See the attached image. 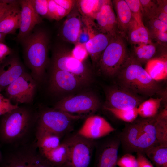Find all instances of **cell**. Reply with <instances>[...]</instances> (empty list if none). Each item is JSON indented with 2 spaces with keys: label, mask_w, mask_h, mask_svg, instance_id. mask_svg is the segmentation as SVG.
<instances>
[{
  "label": "cell",
  "mask_w": 167,
  "mask_h": 167,
  "mask_svg": "<svg viewBox=\"0 0 167 167\" xmlns=\"http://www.w3.org/2000/svg\"><path fill=\"white\" fill-rule=\"evenodd\" d=\"M137 167H154L145 155L142 153H137Z\"/></svg>",
  "instance_id": "obj_46"
},
{
  "label": "cell",
  "mask_w": 167,
  "mask_h": 167,
  "mask_svg": "<svg viewBox=\"0 0 167 167\" xmlns=\"http://www.w3.org/2000/svg\"><path fill=\"white\" fill-rule=\"evenodd\" d=\"M88 83L67 71L52 69L49 79V89L55 93L77 90Z\"/></svg>",
  "instance_id": "obj_12"
},
{
  "label": "cell",
  "mask_w": 167,
  "mask_h": 167,
  "mask_svg": "<svg viewBox=\"0 0 167 167\" xmlns=\"http://www.w3.org/2000/svg\"><path fill=\"white\" fill-rule=\"evenodd\" d=\"M152 41L167 46V32L159 31L148 30Z\"/></svg>",
  "instance_id": "obj_43"
},
{
  "label": "cell",
  "mask_w": 167,
  "mask_h": 167,
  "mask_svg": "<svg viewBox=\"0 0 167 167\" xmlns=\"http://www.w3.org/2000/svg\"><path fill=\"white\" fill-rule=\"evenodd\" d=\"M104 2V0H76V6L82 17L94 21Z\"/></svg>",
  "instance_id": "obj_28"
},
{
  "label": "cell",
  "mask_w": 167,
  "mask_h": 167,
  "mask_svg": "<svg viewBox=\"0 0 167 167\" xmlns=\"http://www.w3.org/2000/svg\"><path fill=\"white\" fill-rule=\"evenodd\" d=\"M100 105L96 95L85 92L65 97L57 102L53 108L79 119L95 112Z\"/></svg>",
  "instance_id": "obj_6"
},
{
  "label": "cell",
  "mask_w": 167,
  "mask_h": 167,
  "mask_svg": "<svg viewBox=\"0 0 167 167\" xmlns=\"http://www.w3.org/2000/svg\"><path fill=\"white\" fill-rule=\"evenodd\" d=\"M2 157V155L1 150V144L0 143V162L1 161Z\"/></svg>",
  "instance_id": "obj_51"
},
{
  "label": "cell",
  "mask_w": 167,
  "mask_h": 167,
  "mask_svg": "<svg viewBox=\"0 0 167 167\" xmlns=\"http://www.w3.org/2000/svg\"><path fill=\"white\" fill-rule=\"evenodd\" d=\"M19 3L14 6L0 22V32L6 35L15 34L19 28L21 8Z\"/></svg>",
  "instance_id": "obj_24"
},
{
  "label": "cell",
  "mask_w": 167,
  "mask_h": 167,
  "mask_svg": "<svg viewBox=\"0 0 167 167\" xmlns=\"http://www.w3.org/2000/svg\"><path fill=\"white\" fill-rule=\"evenodd\" d=\"M140 1L143 24L151 19H155L158 10L156 0H140Z\"/></svg>",
  "instance_id": "obj_34"
},
{
  "label": "cell",
  "mask_w": 167,
  "mask_h": 167,
  "mask_svg": "<svg viewBox=\"0 0 167 167\" xmlns=\"http://www.w3.org/2000/svg\"><path fill=\"white\" fill-rule=\"evenodd\" d=\"M156 19L167 24V13L159 10L158 8Z\"/></svg>",
  "instance_id": "obj_48"
},
{
  "label": "cell",
  "mask_w": 167,
  "mask_h": 167,
  "mask_svg": "<svg viewBox=\"0 0 167 167\" xmlns=\"http://www.w3.org/2000/svg\"><path fill=\"white\" fill-rule=\"evenodd\" d=\"M38 151L46 161L53 166L67 167L69 160V150L65 141L61 143L58 147L54 149L43 152Z\"/></svg>",
  "instance_id": "obj_23"
},
{
  "label": "cell",
  "mask_w": 167,
  "mask_h": 167,
  "mask_svg": "<svg viewBox=\"0 0 167 167\" xmlns=\"http://www.w3.org/2000/svg\"><path fill=\"white\" fill-rule=\"evenodd\" d=\"M156 116L136 118L125 125L118 135L125 153L135 152L144 154L149 148L158 145L156 138Z\"/></svg>",
  "instance_id": "obj_2"
},
{
  "label": "cell",
  "mask_w": 167,
  "mask_h": 167,
  "mask_svg": "<svg viewBox=\"0 0 167 167\" xmlns=\"http://www.w3.org/2000/svg\"><path fill=\"white\" fill-rule=\"evenodd\" d=\"M19 2L15 0H0V22Z\"/></svg>",
  "instance_id": "obj_42"
},
{
  "label": "cell",
  "mask_w": 167,
  "mask_h": 167,
  "mask_svg": "<svg viewBox=\"0 0 167 167\" xmlns=\"http://www.w3.org/2000/svg\"><path fill=\"white\" fill-rule=\"evenodd\" d=\"M106 105L118 109L137 107L145 97L135 94L119 86L108 88L105 92Z\"/></svg>",
  "instance_id": "obj_11"
},
{
  "label": "cell",
  "mask_w": 167,
  "mask_h": 167,
  "mask_svg": "<svg viewBox=\"0 0 167 167\" xmlns=\"http://www.w3.org/2000/svg\"><path fill=\"white\" fill-rule=\"evenodd\" d=\"M77 134L65 141L69 150L67 167H88L90 163L94 143Z\"/></svg>",
  "instance_id": "obj_10"
},
{
  "label": "cell",
  "mask_w": 167,
  "mask_h": 167,
  "mask_svg": "<svg viewBox=\"0 0 167 167\" xmlns=\"http://www.w3.org/2000/svg\"><path fill=\"white\" fill-rule=\"evenodd\" d=\"M131 55L142 65L155 58H167V46L152 41L133 45Z\"/></svg>",
  "instance_id": "obj_19"
},
{
  "label": "cell",
  "mask_w": 167,
  "mask_h": 167,
  "mask_svg": "<svg viewBox=\"0 0 167 167\" xmlns=\"http://www.w3.org/2000/svg\"><path fill=\"white\" fill-rule=\"evenodd\" d=\"M132 16L138 25H143L140 0H125Z\"/></svg>",
  "instance_id": "obj_36"
},
{
  "label": "cell",
  "mask_w": 167,
  "mask_h": 167,
  "mask_svg": "<svg viewBox=\"0 0 167 167\" xmlns=\"http://www.w3.org/2000/svg\"><path fill=\"white\" fill-rule=\"evenodd\" d=\"M162 101V98H151L144 101L137 107L138 115L143 118L155 117L158 114Z\"/></svg>",
  "instance_id": "obj_30"
},
{
  "label": "cell",
  "mask_w": 167,
  "mask_h": 167,
  "mask_svg": "<svg viewBox=\"0 0 167 167\" xmlns=\"http://www.w3.org/2000/svg\"><path fill=\"white\" fill-rule=\"evenodd\" d=\"M26 72L18 57L12 53L0 62V92Z\"/></svg>",
  "instance_id": "obj_16"
},
{
  "label": "cell",
  "mask_w": 167,
  "mask_h": 167,
  "mask_svg": "<svg viewBox=\"0 0 167 167\" xmlns=\"http://www.w3.org/2000/svg\"><path fill=\"white\" fill-rule=\"evenodd\" d=\"M85 25L90 38L85 46L95 68L101 54L113 37L100 32L94 21H87Z\"/></svg>",
  "instance_id": "obj_13"
},
{
  "label": "cell",
  "mask_w": 167,
  "mask_h": 167,
  "mask_svg": "<svg viewBox=\"0 0 167 167\" xmlns=\"http://www.w3.org/2000/svg\"><path fill=\"white\" fill-rule=\"evenodd\" d=\"M79 119L53 109L40 108L37 111V126L61 136L71 127V121Z\"/></svg>",
  "instance_id": "obj_8"
},
{
  "label": "cell",
  "mask_w": 167,
  "mask_h": 167,
  "mask_svg": "<svg viewBox=\"0 0 167 167\" xmlns=\"http://www.w3.org/2000/svg\"><path fill=\"white\" fill-rule=\"evenodd\" d=\"M29 167H55L41 156L38 151L35 142L20 148Z\"/></svg>",
  "instance_id": "obj_26"
},
{
  "label": "cell",
  "mask_w": 167,
  "mask_h": 167,
  "mask_svg": "<svg viewBox=\"0 0 167 167\" xmlns=\"http://www.w3.org/2000/svg\"><path fill=\"white\" fill-rule=\"evenodd\" d=\"M0 143L17 149L35 140L37 111L28 106H18L1 116Z\"/></svg>",
  "instance_id": "obj_1"
},
{
  "label": "cell",
  "mask_w": 167,
  "mask_h": 167,
  "mask_svg": "<svg viewBox=\"0 0 167 167\" xmlns=\"http://www.w3.org/2000/svg\"><path fill=\"white\" fill-rule=\"evenodd\" d=\"M54 1L69 13L75 6L76 2V0H54Z\"/></svg>",
  "instance_id": "obj_44"
},
{
  "label": "cell",
  "mask_w": 167,
  "mask_h": 167,
  "mask_svg": "<svg viewBox=\"0 0 167 167\" xmlns=\"http://www.w3.org/2000/svg\"><path fill=\"white\" fill-rule=\"evenodd\" d=\"M144 155L154 167H167V145L153 146Z\"/></svg>",
  "instance_id": "obj_29"
},
{
  "label": "cell",
  "mask_w": 167,
  "mask_h": 167,
  "mask_svg": "<svg viewBox=\"0 0 167 167\" xmlns=\"http://www.w3.org/2000/svg\"><path fill=\"white\" fill-rule=\"evenodd\" d=\"M73 74L89 83L92 78V72L84 62L74 58L71 51L58 48L54 51L52 58V68Z\"/></svg>",
  "instance_id": "obj_7"
},
{
  "label": "cell",
  "mask_w": 167,
  "mask_h": 167,
  "mask_svg": "<svg viewBox=\"0 0 167 167\" xmlns=\"http://www.w3.org/2000/svg\"><path fill=\"white\" fill-rule=\"evenodd\" d=\"M32 2L38 14L48 18V0H32Z\"/></svg>",
  "instance_id": "obj_41"
},
{
  "label": "cell",
  "mask_w": 167,
  "mask_h": 167,
  "mask_svg": "<svg viewBox=\"0 0 167 167\" xmlns=\"http://www.w3.org/2000/svg\"><path fill=\"white\" fill-rule=\"evenodd\" d=\"M148 30H152L163 32H167V24L157 19H151L143 23Z\"/></svg>",
  "instance_id": "obj_39"
},
{
  "label": "cell",
  "mask_w": 167,
  "mask_h": 167,
  "mask_svg": "<svg viewBox=\"0 0 167 167\" xmlns=\"http://www.w3.org/2000/svg\"><path fill=\"white\" fill-rule=\"evenodd\" d=\"M69 13L56 3L54 0H48V19L59 21Z\"/></svg>",
  "instance_id": "obj_35"
},
{
  "label": "cell",
  "mask_w": 167,
  "mask_h": 167,
  "mask_svg": "<svg viewBox=\"0 0 167 167\" xmlns=\"http://www.w3.org/2000/svg\"><path fill=\"white\" fill-rule=\"evenodd\" d=\"M116 77L119 86L144 97L151 96L160 91L157 82L151 78L130 52Z\"/></svg>",
  "instance_id": "obj_3"
},
{
  "label": "cell",
  "mask_w": 167,
  "mask_h": 167,
  "mask_svg": "<svg viewBox=\"0 0 167 167\" xmlns=\"http://www.w3.org/2000/svg\"><path fill=\"white\" fill-rule=\"evenodd\" d=\"M156 1L158 9L167 13V1L160 0Z\"/></svg>",
  "instance_id": "obj_49"
},
{
  "label": "cell",
  "mask_w": 167,
  "mask_h": 167,
  "mask_svg": "<svg viewBox=\"0 0 167 167\" xmlns=\"http://www.w3.org/2000/svg\"><path fill=\"white\" fill-rule=\"evenodd\" d=\"M6 35L0 32V42H3Z\"/></svg>",
  "instance_id": "obj_50"
},
{
  "label": "cell",
  "mask_w": 167,
  "mask_h": 167,
  "mask_svg": "<svg viewBox=\"0 0 167 167\" xmlns=\"http://www.w3.org/2000/svg\"><path fill=\"white\" fill-rule=\"evenodd\" d=\"M21 41L25 63L30 74L38 83L42 80L48 63L49 38L43 30L37 29Z\"/></svg>",
  "instance_id": "obj_4"
},
{
  "label": "cell",
  "mask_w": 167,
  "mask_h": 167,
  "mask_svg": "<svg viewBox=\"0 0 167 167\" xmlns=\"http://www.w3.org/2000/svg\"><path fill=\"white\" fill-rule=\"evenodd\" d=\"M37 83L25 72L4 89L7 98L15 104H30L33 100Z\"/></svg>",
  "instance_id": "obj_9"
},
{
  "label": "cell",
  "mask_w": 167,
  "mask_h": 167,
  "mask_svg": "<svg viewBox=\"0 0 167 167\" xmlns=\"http://www.w3.org/2000/svg\"><path fill=\"white\" fill-rule=\"evenodd\" d=\"M94 21L100 32L113 37L119 32L112 1L104 0Z\"/></svg>",
  "instance_id": "obj_14"
},
{
  "label": "cell",
  "mask_w": 167,
  "mask_h": 167,
  "mask_svg": "<svg viewBox=\"0 0 167 167\" xmlns=\"http://www.w3.org/2000/svg\"><path fill=\"white\" fill-rule=\"evenodd\" d=\"M90 38L89 34L83 22V24L79 34L76 43L85 45L89 40Z\"/></svg>",
  "instance_id": "obj_45"
},
{
  "label": "cell",
  "mask_w": 167,
  "mask_h": 167,
  "mask_svg": "<svg viewBox=\"0 0 167 167\" xmlns=\"http://www.w3.org/2000/svg\"><path fill=\"white\" fill-rule=\"evenodd\" d=\"M104 109L116 118L127 123L133 122L138 115L137 107L129 109H118L104 106Z\"/></svg>",
  "instance_id": "obj_32"
},
{
  "label": "cell",
  "mask_w": 167,
  "mask_h": 167,
  "mask_svg": "<svg viewBox=\"0 0 167 167\" xmlns=\"http://www.w3.org/2000/svg\"><path fill=\"white\" fill-rule=\"evenodd\" d=\"M0 167H29L20 150L11 148L5 157H2Z\"/></svg>",
  "instance_id": "obj_31"
},
{
  "label": "cell",
  "mask_w": 167,
  "mask_h": 167,
  "mask_svg": "<svg viewBox=\"0 0 167 167\" xmlns=\"http://www.w3.org/2000/svg\"><path fill=\"white\" fill-rule=\"evenodd\" d=\"M67 15L62 25L61 35L66 41L75 45L83 24L81 15L76 6Z\"/></svg>",
  "instance_id": "obj_20"
},
{
  "label": "cell",
  "mask_w": 167,
  "mask_h": 167,
  "mask_svg": "<svg viewBox=\"0 0 167 167\" xmlns=\"http://www.w3.org/2000/svg\"><path fill=\"white\" fill-rule=\"evenodd\" d=\"M61 137L54 132L37 126L35 140L38 150L43 152L58 147L61 143Z\"/></svg>",
  "instance_id": "obj_22"
},
{
  "label": "cell",
  "mask_w": 167,
  "mask_h": 167,
  "mask_svg": "<svg viewBox=\"0 0 167 167\" xmlns=\"http://www.w3.org/2000/svg\"><path fill=\"white\" fill-rule=\"evenodd\" d=\"M115 129L104 118L97 115L89 116L77 134L93 140L104 137Z\"/></svg>",
  "instance_id": "obj_15"
},
{
  "label": "cell",
  "mask_w": 167,
  "mask_h": 167,
  "mask_svg": "<svg viewBox=\"0 0 167 167\" xmlns=\"http://www.w3.org/2000/svg\"><path fill=\"white\" fill-rule=\"evenodd\" d=\"M12 54L11 49L3 42H0V62Z\"/></svg>",
  "instance_id": "obj_47"
},
{
  "label": "cell",
  "mask_w": 167,
  "mask_h": 167,
  "mask_svg": "<svg viewBox=\"0 0 167 167\" xmlns=\"http://www.w3.org/2000/svg\"><path fill=\"white\" fill-rule=\"evenodd\" d=\"M120 145L118 136L104 142L98 150L95 167H115Z\"/></svg>",
  "instance_id": "obj_18"
},
{
  "label": "cell",
  "mask_w": 167,
  "mask_h": 167,
  "mask_svg": "<svg viewBox=\"0 0 167 167\" xmlns=\"http://www.w3.org/2000/svg\"><path fill=\"white\" fill-rule=\"evenodd\" d=\"M125 39L132 45L152 41L147 28L144 24L138 25L136 21L128 31Z\"/></svg>",
  "instance_id": "obj_27"
},
{
  "label": "cell",
  "mask_w": 167,
  "mask_h": 167,
  "mask_svg": "<svg viewBox=\"0 0 167 167\" xmlns=\"http://www.w3.org/2000/svg\"><path fill=\"white\" fill-rule=\"evenodd\" d=\"M117 165L119 167H137L136 158L131 153H125L118 160Z\"/></svg>",
  "instance_id": "obj_38"
},
{
  "label": "cell",
  "mask_w": 167,
  "mask_h": 167,
  "mask_svg": "<svg viewBox=\"0 0 167 167\" xmlns=\"http://www.w3.org/2000/svg\"><path fill=\"white\" fill-rule=\"evenodd\" d=\"M156 117L155 128L158 144L167 145V117L159 113Z\"/></svg>",
  "instance_id": "obj_33"
},
{
  "label": "cell",
  "mask_w": 167,
  "mask_h": 167,
  "mask_svg": "<svg viewBox=\"0 0 167 167\" xmlns=\"http://www.w3.org/2000/svg\"><path fill=\"white\" fill-rule=\"evenodd\" d=\"M18 104H13L10 99L0 92V117L17 108Z\"/></svg>",
  "instance_id": "obj_40"
},
{
  "label": "cell",
  "mask_w": 167,
  "mask_h": 167,
  "mask_svg": "<svg viewBox=\"0 0 167 167\" xmlns=\"http://www.w3.org/2000/svg\"><path fill=\"white\" fill-rule=\"evenodd\" d=\"M71 55L78 60L84 62L89 56L85 45L76 43L71 51Z\"/></svg>",
  "instance_id": "obj_37"
},
{
  "label": "cell",
  "mask_w": 167,
  "mask_h": 167,
  "mask_svg": "<svg viewBox=\"0 0 167 167\" xmlns=\"http://www.w3.org/2000/svg\"><path fill=\"white\" fill-rule=\"evenodd\" d=\"M126 41L120 34L113 38L101 54L95 68L106 77H116L130 54Z\"/></svg>",
  "instance_id": "obj_5"
},
{
  "label": "cell",
  "mask_w": 167,
  "mask_h": 167,
  "mask_svg": "<svg viewBox=\"0 0 167 167\" xmlns=\"http://www.w3.org/2000/svg\"><path fill=\"white\" fill-rule=\"evenodd\" d=\"M145 64L144 69L152 79L157 82L167 79V58H154Z\"/></svg>",
  "instance_id": "obj_25"
},
{
  "label": "cell",
  "mask_w": 167,
  "mask_h": 167,
  "mask_svg": "<svg viewBox=\"0 0 167 167\" xmlns=\"http://www.w3.org/2000/svg\"><path fill=\"white\" fill-rule=\"evenodd\" d=\"M21 8L20 22L19 32L17 37L20 41L29 35L36 25L41 23V16L36 11L32 0L19 1Z\"/></svg>",
  "instance_id": "obj_17"
},
{
  "label": "cell",
  "mask_w": 167,
  "mask_h": 167,
  "mask_svg": "<svg viewBox=\"0 0 167 167\" xmlns=\"http://www.w3.org/2000/svg\"><path fill=\"white\" fill-rule=\"evenodd\" d=\"M119 33L125 39L126 34L136 21L125 0L112 1Z\"/></svg>",
  "instance_id": "obj_21"
}]
</instances>
